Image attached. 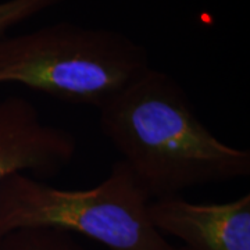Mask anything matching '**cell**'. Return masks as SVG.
Returning a JSON list of instances; mask_svg holds the SVG:
<instances>
[{
  "instance_id": "obj_1",
  "label": "cell",
  "mask_w": 250,
  "mask_h": 250,
  "mask_svg": "<svg viewBox=\"0 0 250 250\" xmlns=\"http://www.w3.org/2000/svg\"><path fill=\"white\" fill-rule=\"evenodd\" d=\"M104 138L150 200L250 175V152L221 142L170 74L147 68L99 108Z\"/></svg>"
},
{
  "instance_id": "obj_2",
  "label": "cell",
  "mask_w": 250,
  "mask_h": 250,
  "mask_svg": "<svg viewBox=\"0 0 250 250\" xmlns=\"http://www.w3.org/2000/svg\"><path fill=\"white\" fill-rule=\"evenodd\" d=\"M147 68V49L107 28L62 21L0 39V85L98 110Z\"/></svg>"
},
{
  "instance_id": "obj_3",
  "label": "cell",
  "mask_w": 250,
  "mask_h": 250,
  "mask_svg": "<svg viewBox=\"0 0 250 250\" xmlns=\"http://www.w3.org/2000/svg\"><path fill=\"white\" fill-rule=\"evenodd\" d=\"M150 199L121 160L90 189H60L28 174L0 182V238L24 228L83 235L108 250H182L154 227Z\"/></svg>"
},
{
  "instance_id": "obj_4",
  "label": "cell",
  "mask_w": 250,
  "mask_h": 250,
  "mask_svg": "<svg viewBox=\"0 0 250 250\" xmlns=\"http://www.w3.org/2000/svg\"><path fill=\"white\" fill-rule=\"evenodd\" d=\"M78 150L71 131L46 124L24 96L0 99V182L13 174L49 179L67 168Z\"/></svg>"
},
{
  "instance_id": "obj_5",
  "label": "cell",
  "mask_w": 250,
  "mask_h": 250,
  "mask_svg": "<svg viewBox=\"0 0 250 250\" xmlns=\"http://www.w3.org/2000/svg\"><path fill=\"white\" fill-rule=\"evenodd\" d=\"M153 227L184 243L182 250H250V195L224 203H193L175 196L149 202Z\"/></svg>"
},
{
  "instance_id": "obj_6",
  "label": "cell",
  "mask_w": 250,
  "mask_h": 250,
  "mask_svg": "<svg viewBox=\"0 0 250 250\" xmlns=\"http://www.w3.org/2000/svg\"><path fill=\"white\" fill-rule=\"evenodd\" d=\"M0 250H85L74 235L52 228H24L0 238Z\"/></svg>"
},
{
  "instance_id": "obj_7",
  "label": "cell",
  "mask_w": 250,
  "mask_h": 250,
  "mask_svg": "<svg viewBox=\"0 0 250 250\" xmlns=\"http://www.w3.org/2000/svg\"><path fill=\"white\" fill-rule=\"evenodd\" d=\"M65 0H4L0 1V39L9 31Z\"/></svg>"
}]
</instances>
